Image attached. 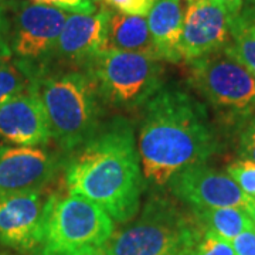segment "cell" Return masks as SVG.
I'll return each mask as SVG.
<instances>
[{
  "label": "cell",
  "mask_w": 255,
  "mask_h": 255,
  "mask_svg": "<svg viewBox=\"0 0 255 255\" xmlns=\"http://www.w3.org/2000/svg\"><path fill=\"white\" fill-rule=\"evenodd\" d=\"M217 140L204 107L176 87H162L145 105L137 139L143 177L164 186L174 174L204 164Z\"/></svg>",
  "instance_id": "cell-1"
},
{
  "label": "cell",
  "mask_w": 255,
  "mask_h": 255,
  "mask_svg": "<svg viewBox=\"0 0 255 255\" xmlns=\"http://www.w3.org/2000/svg\"><path fill=\"white\" fill-rule=\"evenodd\" d=\"M75 153L65 166L70 194L98 204L117 223H128L140 209L142 163L129 122L115 119Z\"/></svg>",
  "instance_id": "cell-2"
},
{
  "label": "cell",
  "mask_w": 255,
  "mask_h": 255,
  "mask_svg": "<svg viewBox=\"0 0 255 255\" xmlns=\"http://www.w3.org/2000/svg\"><path fill=\"white\" fill-rule=\"evenodd\" d=\"M50 135L64 152H74L98 130V92L87 73L47 70L33 78Z\"/></svg>",
  "instance_id": "cell-3"
},
{
  "label": "cell",
  "mask_w": 255,
  "mask_h": 255,
  "mask_svg": "<svg viewBox=\"0 0 255 255\" xmlns=\"http://www.w3.org/2000/svg\"><path fill=\"white\" fill-rule=\"evenodd\" d=\"M199 221L173 201L152 197L140 216L105 244L110 255H187L203 236Z\"/></svg>",
  "instance_id": "cell-4"
},
{
  "label": "cell",
  "mask_w": 255,
  "mask_h": 255,
  "mask_svg": "<svg viewBox=\"0 0 255 255\" xmlns=\"http://www.w3.org/2000/svg\"><path fill=\"white\" fill-rule=\"evenodd\" d=\"M84 68L101 100L118 108L146 105L163 87L162 64L145 55L105 50Z\"/></svg>",
  "instance_id": "cell-5"
},
{
  "label": "cell",
  "mask_w": 255,
  "mask_h": 255,
  "mask_svg": "<svg viewBox=\"0 0 255 255\" xmlns=\"http://www.w3.org/2000/svg\"><path fill=\"white\" fill-rule=\"evenodd\" d=\"M114 234V220L81 196H51L47 200L40 255H74L102 247Z\"/></svg>",
  "instance_id": "cell-6"
},
{
  "label": "cell",
  "mask_w": 255,
  "mask_h": 255,
  "mask_svg": "<svg viewBox=\"0 0 255 255\" xmlns=\"http://www.w3.org/2000/svg\"><path fill=\"white\" fill-rule=\"evenodd\" d=\"M190 64L193 87L210 104L233 118L255 112V77L226 46Z\"/></svg>",
  "instance_id": "cell-7"
},
{
  "label": "cell",
  "mask_w": 255,
  "mask_h": 255,
  "mask_svg": "<svg viewBox=\"0 0 255 255\" xmlns=\"http://www.w3.org/2000/svg\"><path fill=\"white\" fill-rule=\"evenodd\" d=\"M9 44L16 63L33 78L54 58L55 47L70 13L20 0L9 7Z\"/></svg>",
  "instance_id": "cell-8"
},
{
  "label": "cell",
  "mask_w": 255,
  "mask_h": 255,
  "mask_svg": "<svg viewBox=\"0 0 255 255\" xmlns=\"http://www.w3.org/2000/svg\"><path fill=\"white\" fill-rule=\"evenodd\" d=\"M231 18L214 0H187L179 41L180 60L191 63L230 44Z\"/></svg>",
  "instance_id": "cell-9"
},
{
  "label": "cell",
  "mask_w": 255,
  "mask_h": 255,
  "mask_svg": "<svg viewBox=\"0 0 255 255\" xmlns=\"http://www.w3.org/2000/svg\"><path fill=\"white\" fill-rule=\"evenodd\" d=\"M167 186L174 197L193 209L244 207L250 197L228 174L210 169L204 164L191 166L174 174Z\"/></svg>",
  "instance_id": "cell-10"
},
{
  "label": "cell",
  "mask_w": 255,
  "mask_h": 255,
  "mask_svg": "<svg viewBox=\"0 0 255 255\" xmlns=\"http://www.w3.org/2000/svg\"><path fill=\"white\" fill-rule=\"evenodd\" d=\"M47 200L41 191L0 194V244L20 251L40 246Z\"/></svg>",
  "instance_id": "cell-11"
},
{
  "label": "cell",
  "mask_w": 255,
  "mask_h": 255,
  "mask_svg": "<svg viewBox=\"0 0 255 255\" xmlns=\"http://www.w3.org/2000/svg\"><path fill=\"white\" fill-rule=\"evenodd\" d=\"M60 166L57 156L40 147H0V194L41 191Z\"/></svg>",
  "instance_id": "cell-12"
},
{
  "label": "cell",
  "mask_w": 255,
  "mask_h": 255,
  "mask_svg": "<svg viewBox=\"0 0 255 255\" xmlns=\"http://www.w3.org/2000/svg\"><path fill=\"white\" fill-rule=\"evenodd\" d=\"M0 137L11 145L31 147L47 145L51 139L46 112L33 82L27 90L0 104Z\"/></svg>",
  "instance_id": "cell-13"
},
{
  "label": "cell",
  "mask_w": 255,
  "mask_h": 255,
  "mask_svg": "<svg viewBox=\"0 0 255 255\" xmlns=\"http://www.w3.org/2000/svg\"><path fill=\"white\" fill-rule=\"evenodd\" d=\"M110 16V9L92 14H68L57 41L54 58L84 67L95 55L108 50Z\"/></svg>",
  "instance_id": "cell-14"
},
{
  "label": "cell",
  "mask_w": 255,
  "mask_h": 255,
  "mask_svg": "<svg viewBox=\"0 0 255 255\" xmlns=\"http://www.w3.org/2000/svg\"><path fill=\"white\" fill-rule=\"evenodd\" d=\"M182 0H155L147 13V24L162 61L179 63V41L183 27Z\"/></svg>",
  "instance_id": "cell-15"
},
{
  "label": "cell",
  "mask_w": 255,
  "mask_h": 255,
  "mask_svg": "<svg viewBox=\"0 0 255 255\" xmlns=\"http://www.w3.org/2000/svg\"><path fill=\"white\" fill-rule=\"evenodd\" d=\"M108 50L133 53L162 61L145 16H132L111 10Z\"/></svg>",
  "instance_id": "cell-16"
},
{
  "label": "cell",
  "mask_w": 255,
  "mask_h": 255,
  "mask_svg": "<svg viewBox=\"0 0 255 255\" xmlns=\"http://www.w3.org/2000/svg\"><path fill=\"white\" fill-rule=\"evenodd\" d=\"M193 213L204 231L227 241H233L243 231L254 227L244 207L193 209Z\"/></svg>",
  "instance_id": "cell-17"
},
{
  "label": "cell",
  "mask_w": 255,
  "mask_h": 255,
  "mask_svg": "<svg viewBox=\"0 0 255 255\" xmlns=\"http://www.w3.org/2000/svg\"><path fill=\"white\" fill-rule=\"evenodd\" d=\"M231 38L228 48L255 77V9L241 11L231 20Z\"/></svg>",
  "instance_id": "cell-18"
},
{
  "label": "cell",
  "mask_w": 255,
  "mask_h": 255,
  "mask_svg": "<svg viewBox=\"0 0 255 255\" xmlns=\"http://www.w3.org/2000/svg\"><path fill=\"white\" fill-rule=\"evenodd\" d=\"M31 81V77L17 63L11 64L10 60H0V104L27 90Z\"/></svg>",
  "instance_id": "cell-19"
},
{
  "label": "cell",
  "mask_w": 255,
  "mask_h": 255,
  "mask_svg": "<svg viewBox=\"0 0 255 255\" xmlns=\"http://www.w3.org/2000/svg\"><path fill=\"white\" fill-rule=\"evenodd\" d=\"M227 174L248 197L255 199V163L247 159L228 164Z\"/></svg>",
  "instance_id": "cell-20"
},
{
  "label": "cell",
  "mask_w": 255,
  "mask_h": 255,
  "mask_svg": "<svg viewBox=\"0 0 255 255\" xmlns=\"http://www.w3.org/2000/svg\"><path fill=\"white\" fill-rule=\"evenodd\" d=\"M187 255H236L231 243L204 231L197 244Z\"/></svg>",
  "instance_id": "cell-21"
},
{
  "label": "cell",
  "mask_w": 255,
  "mask_h": 255,
  "mask_svg": "<svg viewBox=\"0 0 255 255\" xmlns=\"http://www.w3.org/2000/svg\"><path fill=\"white\" fill-rule=\"evenodd\" d=\"M34 4L50 6L70 13V14H92L95 13V6L91 0H28Z\"/></svg>",
  "instance_id": "cell-22"
},
{
  "label": "cell",
  "mask_w": 255,
  "mask_h": 255,
  "mask_svg": "<svg viewBox=\"0 0 255 255\" xmlns=\"http://www.w3.org/2000/svg\"><path fill=\"white\" fill-rule=\"evenodd\" d=\"M111 10L132 16H147L155 0H102Z\"/></svg>",
  "instance_id": "cell-23"
},
{
  "label": "cell",
  "mask_w": 255,
  "mask_h": 255,
  "mask_svg": "<svg viewBox=\"0 0 255 255\" xmlns=\"http://www.w3.org/2000/svg\"><path fill=\"white\" fill-rule=\"evenodd\" d=\"M240 153L255 163V114L246 119V125L240 135Z\"/></svg>",
  "instance_id": "cell-24"
},
{
  "label": "cell",
  "mask_w": 255,
  "mask_h": 255,
  "mask_svg": "<svg viewBox=\"0 0 255 255\" xmlns=\"http://www.w3.org/2000/svg\"><path fill=\"white\" fill-rule=\"evenodd\" d=\"M230 243L236 255H255V227L243 231Z\"/></svg>",
  "instance_id": "cell-25"
},
{
  "label": "cell",
  "mask_w": 255,
  "mask_h": 255,
  "mask_svg": "<svg viewBox=\"0 0 255 255\" xmlns=\"http://www.w3.org/2000/svg\"><path fill=\"white\" fill-rule=\"evenodd\" d=\"M7 9L0 4V60H10L11 50L9 44V17Z\"/></svg>",
  "instance_id": "cell-26"
},
{
  "label": "cell",
  "mask_w": 255,
  "mask_h": 255,
  "mask_svg": "<svg viewBox=\"0 0 255 255\" xmlns=\"http://www.w3.org/2000/svg\"><path fill=\"white\" fill-rule=\"evenodd\" d=\"M220 7L227 11V14L230 16V18H236L241 13L243 10V3L244 0H214Z\"/></svg>",
  "instance_id": "cell-27"
},
{
  "label": "cell",
  "mask_w": 255,
  "mask_h": 255,
  "mask_svg": "<svg viewBox=\"0 0 255 255\" xmlns=\"http://www.w3.org/2000/svg\"><path fill=\"white\" fill-rule=\"evenodd\" d=\"M74 255H110L107 247H92V248H87V250H82L80 253Z\"/></svg>",
  "instance_id": "cell-28"
},
{
  "label": "cell",
  "mask_w": 255,
  "mask_h": 255,
  "mask_svg": "<svg viewBox=\"0 0 255 255\" xmlns=\"http://www.w3.org/2000/svg\"><path fill=\"white\" fill-rule=\"evenodd\" d=\"M246 210L255 227V199L254 197H250V200H248V203H247V206H246Z\"/></svg>",
  "instance_id": "cell-29"
},
{
  "label": "cell",
  "mask_w": 255,
  "mask_h": 255,
  "mask_svg": "<svg viewBox=\"0 0 255 255\" xmlns=\"http://www.w3.org/2000/svg\"><path fill=\"white\" fill-rule=\"evenodd\" d=\"M17 1H20V0H0V4L9 10V7H11L13 4H16Z\"/></svg>",
  "instance_id": "cell-30"
},
{
  "label": "cell",
  "mask_w": 255,
  "mask_h": 255,
  "mask_svg": "<svg viewBox=\"0 0 255 255\" xmlns=\"http://www.w3.org/2000/svg\"><path fill=\"white\" fill-rule=\"evenodd\" d=\"M248 1H250V3H251L253 6H254V9H255V0H248Z\"/></svg>",
  "instance_id": "cell-31"
},
{
  "label": "cell",
  "mask_w": 255,
  "mask_h": 255,
  "mask_svg": "<svg viewBox=\"0 0 255 255\" xmlns=\"http://www.w3.org/2000/svg\"><path fill=\"white\" fill-rule=\"evenodd\" d=\"M91 1H100V0H91Z\"/></svg>",
  "instance_id": "cell-32"
}]
</instances>
